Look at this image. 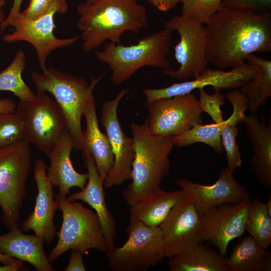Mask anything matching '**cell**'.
Here are the masks:
<instances>
[{
  "label": "cell",
  "mask_w": 271,
  "mask_h": 271,
  "mask_svg": "<svg viewBox=\"0 0 271 271\" xmlns=\"http://www.w3.org/2000/svg\"><path fill=\"white\" fill-rule=\"evenodd\" d=\"M270 14L221 6L203 23L208 63L231 70L250 54L270 51Z\"/></svg>",
  "instance_id": "cell-1"
},
{
  "label": "cell",
  "mask_w": 271,
  "mask_h": 271,
  "mask_svg": "<svg viewBox=\"0 0 271 271\" xmlns=\"http://www.w3.org/2000/svg\"><path fill=\"white\" fill-rule=\"evenodd\" d=\"M77 27L81 32L82 49L97 50L107 41L120 44L125 32L138 33L148 24L146 8L138 0H95L77 8Z\"/></svg>",
  "instance_id": "cell-2"
},
{
  "label": "cell",
  "mask_w": 271,
  "mask_h": 271,
  "mask_svg": "<svg viewBox=\"0 0 271 271\" xmlns=\"http://www.w3.org/2000/svg\"><path fill=\"white\" fill-rule=\"evenodd\" d=\"M131 130L134 151L131 181L122 193L130 206L160 188L170 172L169 155L174 146L173 136L153 134L146 121L131 123Z\"/></svg>",
  "instance_id": "cell-3"
},
{
  "label": "cell",
  "mask_w": 271,
  "mask_h": 271,
  "mask_svg": "<svg viewBox=\"0 0 271 271\" xmlns=\"http://www.w3.org/2000/svg\"><path fill=\"white\" fill-rule=\"evenodd\" d=\"M172 45V32L163 29L139 40L137 44L123 45L107 42L101 51L96 50L97 58L111 71V80L118 85L130 79L139 69L151 66L169 68L168 58Z\"/></svg>",
  "instance_id": "cell-4"
},
{
  "label": "cell",
  "mask_w": 271,
  "mask_h": 271,
  "mask_svg": "<svg viewBox=\"0 0 271 271\" xmlns=\"http://www.w3.org/2000/svg\"><path fill=\"white\" fill-rule=\"evenodd\" d=\"M31 75L37 91L48 92L54 97L66 119L68 131L73 140L74 149L81 151L83 148V131L81 120L83 109L103 74L98 78H92L90 84L83 78L51 67L42 73L33 71Z\"/></svg>",
  "instance_id": "cell-5"
},
{
  "label": "cell",
  "mask_w": 271,
  "mask_h": 271,
  "mask_svg": "<svg viewBox=\"0 0 271 271\" xmlns=\"http://www.w3.org/2000/svg\"><path fill=\"white\" fill-rule=\"evenodd\" d=\"M55 198L63 220L60 230L56 232L57 243L49 253V260L52 262L73 249L83 254L90 249L106 252L108 247L95 212L80 202L69 201L66 197L56 195Z\"/></svg>",
  "instance_id": "cell-6"
},
{
  "label": "cell",
  "mask_w": 271,
  "mask_h": 271,
  "mask_svg": "<svg viewBox=\"0 0 271 271\" xmlns=\"http://www.w3.org/2000/svg\"><path fill=\"white\" fill-rule=\"evenodd\" d=\"M32 167V150L25 139L0 147L1 218L10 229L19 223Z\"/></svg>",
  "instance_id": "cell-7"
},
{
  "label": "cell",
  "mask_w": 271,
  "mask_h": 271,
  "mask_svg": "<svg viewBox=\"0 0 271 271\" xmlns=\"http://www.w3.org/2000/svg\"><path fill=\"white\" fill-rule=\"evenodd\" d=\"M127 239L120 247L106 251L108 267L113 271L146 270L160 263L166 256L163 233L160 226L142 222L129 224Z\"/></svg>",
  "instance_id": "cell-8"
},
{
  "label": "cell",
  "mask_w": 271,
  "mask_h": 271,
  "mask_svg": "<svg viewBox=\"0 0 271 271\" xmlns=\"http://www.w3.org/2000/svg\"><path fill=\"white\" fill-rule=\"evenodd\" d=\"M16 112L23 121L25 139L48 157L57 140L68 131L60 107L45 91H37L31 100H20Z\"/></svg>",
  "instance_id": "cell-9"
},
{
  "label": "cell",
  "mask_w": 271,
  "mask_h": 271,
  "mask_svg": "<svg viewBox=\"0 0 271 271\" xmlns=\"http://www.w3.org/2000/svg\"><path fill=\"white\" fill-rule=\"evenodd\" d=\"M68 9L66 0H56L47 12L36 19H27L21 12L8 24V27H14V31L3 36L2 41L7 43L24 41L32 45L36 49L38 60L43 72L47 69L46 61L52 52L71 46L80 37V36H77L59 39L54 34L53 31L56 27L54 23L55 14H64Z\"/></svg>",
  "instance_id": "cell-10"
},
{
  "label": "cell",
  "mask_w": 271,
  "mask_h": 271,
  "mask_svg": "<svg viewBox=\"0 0 271 271\" xmlns=\"http://www.w3.org/2000/svg\"><path fill=\"white\" fill-rule=\"evenodd\" d=\"M164 28L176 31L179 35V42L174 47L175 59L179 67L176 70L167 68L161 73L178 80L199 76L208 63L204 24L181 15L169 19Z\"/></svg>",
  "instance_id": "cell-11"
},
{
  "label": "cell",
  "mask_w": 271,
  "mask_h": 271,
  "mask_svg": "<svg viewBox=\"0 0 271 271\" xmlns=\"http://www.w3.org/2000/svg\"><path fill=\"white\" fill-rule=\"evenodd\" d=\"M148 128L158 136H180L196 124H202V112L192 93L146 103Z\"/></svg>",
  "instance_id": "cell-12"
},
{
  "label": "cell",
  "mask_w": 271,
  "mask_h": 271,
  "mask_svg": "<svg viewBox=\"0 0 271 271\" xmlns=\"http://www.w3.org/2000/svg\"><path fill=\"white\" fill-rule=\"evenodd\" d=\"M128 89L122 88L111 100H105L102 105L99 121L106 130L114 156L112 169L104 181L106 188L119 185L130 180L134 155L132 138L123 132L117 117L118 106Z\"/></svg>",
  "instance_id": "cell-13"
},
{
  "label": "cell",
  "mask_w": 271,
  "mask_h": 271,
  "mask_svg": "<svg viewBox=\"0 0 271 271\" xmlns=\"http://www.w3.org/2000/svg\"><path fill=\"white\" fill-rule=\"evenodd\" d=\"M160 227L165 241L166 257L184 253L202 242L199 212L181 190L178 201Z\"/></svg>",
  "instance_id": "cell-14"
},
{
  "label": "cell",
  "mask_w": 271,
  "mask_h": 271,
  "mask_svg": "<svg viewBox=\"0 0 271 271\" xmlns=\"http://www.w3.org/2000/svg\"><path fill=\"white\" fill-rule=\"evenodd\" d=\"M250 201L249 199L237 203H225L199 214L202 242L212 244L226 257L229 242L241 237L245 231Z\"/></svg>",
  "instance_id": "cell-15"
},
{
  "label": "cell",
  "mask_w": 271,
  "mask_h": 271,
  "mask_svg": "<svg viewBox=\"0 0 271 271\" xmlns=\"http://www.w3.org/2000/svg\"><path fill=\"white\" fill-rule=\"evenodd\" d=\"M233 173L227 167L223 168L216 181L209 185L187 179H178L175 182L200 214L225 203H237L250 199L249 192L236 181Z\"/></svg>",
  "instance_id": "cell-16"
},
{
  "label": "cell",
  "mask_w": 271,
  "mask_h": 271,
  "mask_svg": "<svg viewBox=\"0 0 271 271\" xmlns=\"http://www.w3.org/2000/svg\"><path fill=\"white\" fill-rule=\"evenodd\" d=\"M255 67L244 63L229 71L212 70L206 68L198 77L192 80L174 83L171 85L160 89H144L142 91L147 102L160 99L191 93L196 89L211 86L214 89H231L241 87L255 76Z\"/></svg>",
  "instance_id": "cell-17"
},
{
  "label": "cell",
  "mask_w": 271,
  "mask_h": 271,
  "mask_svg": "<svg viewBox=\"0 0 271 271\" xmlns=\"http://www.w3.org/2000/svg\"><path fill=\"white\" fill-rule=\"evenodd\" d=\"M47 167L43 159L35 160L34 179L38 191L35 206L33 212L22 222L21 229L23 231L33 230L35 235L50 243L56 234L53 218L58 206L54 199L53 186L46 176Z\"/></svg>",
  "instance_id": "cell-18"
},
{
  "label": "cell",
  "mask_w": 271,
  "mask_h": 271,
  "mask_svg": "<svg viewBox=\"0 0 271 271\" xmlns=\"http://www.w3.org/2000/svg\"><path fill=\"white\" fill-rule=\"evenodd\" d=\"M82 153L88 170L87 183L81 191L73 193L66 198L71 202L82 201L95 210L109 249L114 246V239L116 233L115 222L106 206L104 181L98 173L93 158L86 151H82Z\"/></svg>",
  "instance_id": "cell-19"
},
{
  "label": "cell",
  "mask_w": 271,
  "mask_h": 271,
  "mask_svg": "<svg viewBox=\"0 0 271 271\" xmlns=\"http://www.w3.org/2000/svg\"><path fill=\"white\" fill-rule=\"evenodd\" d=\"M73 148V140L68 131L57 140L48 156L50 166L46 168L47 178L53 186L58 187V195L62 197L69 195L73 187L83 189L88 179V173H78L72 165L70 154Z\"/></svg>",
  "instance_id": "cell-20"
},
{
  "label": "cell",
  "mask_w": 271,
  "mask_h": 271,
  "mask_svg": "<svg viewBox=\"0 0 271 271\" xmlns=\"http://www.w3.org/2000/svg\"><path fill=\"white\" fill-rule=\"evenodd\" d=\"M44 242L35 235L24 234L18 223L0 235V252L27 262L37 271H55L44 251Z\"/></svg>",
  "instance_id": "cell-21"
},
{
  "label": "cell",
  "mask_w": 271,
  "mask_h": 271,
  "mask_svg": "<svg viewBox=\"0 0 271 271\" xmlns=\"http://www.w3.org/2000/svg\"><path fill=\"white\" fill-rule=\"evenodd\" d=\"M244 123L247 136L254 154L251 171L261 185L271 188V124L266 125L253 115L245 116Z\"/></svg>",
  "instance_id": "cell-22"
},
{
  "label": "cell",
  "mask_w": 271,
  "mask_h": 271,
  "mask_svg": "<svg viewBox=\"0 0 271 271\" xmlns=\"http://www.w3.org/2000/svg\"><path fill=\"white\" fill-rule=\"evenodd\" d=\"M86 121V129L83 132V148L93 158L98 173L104 181L114 164V156L106 134L98 126L93 95L87 101L83 111Z\"/></svg>",
  "instance_id": "cell-23"
},
{
  "label": "cell",
  "mask_w": 271,
  "mask_h": 271,
  "mask_svg": "<svg viewBox=\"0 0 271 271\" xmlns=\"http://www.w3.org/2000/svg\"><path fill=\"white\" fill-rule=\"evenodd\" d=\"M180 190L166 191L161 188L130 206L129 224L142 222L159 227L165 221L178 201Z\"/></svg>",
  "instance_id": "cell-24"
},
{
  "label": "cell",
  "mask_w": 271,
  "mask_h": 271,
  "mask_svg": "<svg viewBox=\"0 0 271 271\" xmlns=\"http://www.w3.org/2000/svg\"><path fill=\"white\" fill-rule=\"evenodd\" d=\"M226 97L232 104L233 112L231 116L220 124L221 136L222 146L227 158L226 167L233 172L242 164L239 146L236 142L238 132L236 126L245 118L248 102L246 98L238 89L228 92Z\"/></svg>",
  "instance_id": "cell-25"
},
{
  "label": "cell",
  "mask_w": 271,
  "mask_h": 271,
  "mask_svg": "<svg viewBox=\"0 0 271 271\" xmlns=\"http://www.w3.org/2000/svg\"><path fill=\"white\" fill-rule=\"evenodd\" d=\"M230 271H270L271 253L250 235L241 238L228 257H225Z\"/></svg>",
  "instance_id": "cell-26"
},
{
  "label": "cell",
  "mask_w": 271,
  "mask_h": 271,
  "mask_svg": "<svg viewBox=\"0 0 271 271\" xmlns=\"http://www.w3.org/2000/svg\"><path fill=\"white\" fill-rule=\"evenodd\" d=\"M168 264L171 271H230L225 257L201 243L184 253L169 257Z\"/></svg>",
  "instance_id": "cell-27"
},
{
  "label": "cell",
  "mask_w": 271,
  "mask_h": 271,
  "mask_svg": "<svg viewBox=\"0 0 271 271\" xmlns=\"http://www.w3.org/2000/svg\"><path fill=\"white\" fill-rule=\"evenodd\" d=\"M246 60L255 67L256 73L241 87V91L247 100L248 108L255 112L271 96V61L254 54L249 55Z\"/></svg>",
  "instance_id": "cell-28"
},
{
  "label": "cell",
  "mask_w": 271,
  "mask_h": 271,
  "mask_svg": "<svg viewBox=\"0 0 271 271\" xmlns=\"http://www.w3.org/2000/svg\"><path fill=\"white\" fill-rule=\"evenodd\" d=\"M26 60L25 52L20 50L16 53L9 66L0 72V91L11 92L20 100L23 101L31 100L35 96L22 78Z\"/></svg>",
  "instance_id": "cell-29"
},
{
  "label": "cell",
  "mask_w": 271,
  "mask_h": 271,
  "mask_svg": "<svg viewBox=\"0 0 271 271\" xmlns=\"http://www.w3.org/2000/svg\"><path fill=\"white\" fill-rule=\"evenodd\" d=\"M245 230L261 246L268 249L271 243V217L267 213L265 203L257 199L250 200Z\"/></svg>",
  "instance_id": "cell-30"
},
{
  "label": "cell",
  "mask_w": 271,
  "mask_h": 271,
  "mask_svg": "<svg viewBox=\"0 0 271 271\" xmlns=\"http://www.w3.org/2000/svg\"><path fill=\"white\" fill-rule=\"evenodd\" d=\"M173 141L177 147L202 143L211 147L217 154L223 152L220 124L215 122L205 125L196 124L183 134L173 136Z\"/></svg>",
  "instance_id": "cell-31"
},
{
  "label": "cell",
  "mask_w": 271,
  "mask_h": 271,
  "mask_svg": "<svg viewBox=\"0 0 271 271\" xmlns=\"http://www.w3.org/2000/svg\"><path fill=\"white\" fill-rule=\"evenodd\" d=\"M23 121L15 111L0 114V147L25 139Z\"/></svg>",
  "instance_id": "cell-32"
},
{
  "label": "cell",
  "mask_w": 271,
  "mask_h": 271,
  "mask_svg": "<svg viewBox=\"0 0 271 271\" xmlns=\"http://www.w3.org/2000/svg\"><path fill=\"white\" fill-rule=\"evenodd\" d=\"M222 0H180L181 16L204 23L221 6Z\"/></svg>",
  "instance_id": "cell-33"
},
{
  "label": "cell",
  "mask_w": 271,
  "mask_h": 271,
  "mask_svg": "<svg viewBox=\"0 0 271 271\" xmlns=\"http://www.w3.org/2000/svg\"><path fill=\"white\" fill-rule=\"evenodd\" d=\"M199 103L202 112L207 113L214 122L221 124L224 122L221 106L224 104V97L220 89H215L214 93L209 94L204 88L199 89Z\"/></svg>",
  "instance_id": "cell-34"
},
{
  "label": "cell",
  "mask_w": 271,
  "mask_h": 271,
  "mask_svg": "<svg viewBox=\"0 0 271 271\" xmlns=\"http://www.w3.org/2000/svg\"><path fill=\"white\" fill-rule=\"evenodd\" d=\"M221 6L259 14H270L271 0H222Z\"/></svg>",
  "instance_id": "cell-35"
},
{
  "label": "cell",
  "mask_w": 271,
  "mask_h": 271,
  "mask_svg": "<svg viewBox=\"0 0 271 271\" xmlns=\"http://www.w3.org/2000/svg\"><path fill=\"white\" fill-rule=\"evenodd\" d=\"M56 0H30L27 8L21 12L29 20H34L44 15Z\"/></svg>",
  "instance_id": "cell-36"
},
{
  "label": "cell",
  "mask_w": 271,
  "mask_h": 271,
  "mask_svg": "<svg viewBox=\"0 0 271 271\" xmlns=\"http://www.w3.org/2000/svg\"><path fill=\"white\" fill-rule=\"evenodd\" d=\"M83 253L76 249H71V253L65 271H85Z\"/></svg>",
  "instance_id": "cell-37"
},
{
  "label": "cell",
  "mask_w": 271,
  "mask_h": 271,
  "mask_svg": "<svg viewBox=\"0 0 271 271\" xmlns=\"http://www.w3.org/2000/svg\"><path fill=\"white\" fill-rule=\"evenodd\" d=\"M23 1L13 0L12 7L8 16L6 18L4 22L0 24V35L8 27V24L9 22L21 12V7Z\"/></svg>",
  "instance_id": "cell-38"
},
{
  "label": "cell",
  "mask_w": 271,
  "mask_h": 271,
  "mask_svg": "<svg viewBox=\"0 0 271 271\" xmlns=\"http://www.w3.org/2000/svg\"><path fill=\"white\" fill-rule=\"evenodd\" d=\"M158 10L167 12L174 8L180 0H147Z\"/></svg>",
  "instance_id": "cell-39"
},
{
  "label": "cell",
  "mask_w": 271,
  "mask_h": 271,
  "mask_svg": "<svg viewBox=\"0 0 271 271\" xmlns=\"http://www.w3.org/2000/svg\"><path fill=\"white\" fill-rule=\"evenodd\" d=\"M16 108L15 102L11 98L0 99V114L14 112Z\"/></svg>",
  "instance_id": "cell-40"
},
{
  "label": "cell",
  "mask_w": 271,
  "mask_h": 271,
  "mask_svg": "<svg viewBox=\"0 0 271 271\" xmlns=\"http://www.w3.org/2000/svg\"><path fill=\"white\" fill-rule=\"evenodd\" d=\"M23 263V260L16 259L10 263L0 266V271H17L21 268Z\"/></svg>",
  "instance_id": "cell-41"
},
{
  "label": "cell",
  "mask_w": 271,
  "mask_h": 271,
  "mask_svg": "<svg viewBox=\"0 0 271 271\" xmlns=\"http://www.w3.org/2000/svg\"><path fill=\"white\" fill-rule=\"evenodd\" d=\"M16 259V258L0 252V262L4 264L10 263Z\"/></svg>",
  "instance_id": "cell-42"
},
{
  "label": "cell",
  "mask_w": 271,
  "mask_h": 271,
  "mask_svg": "<svg viewBox=\"0 0 271 271\" xmlns=\"http://www.w3.org/2000/svg\"><path fill=\"white\" fill-rule=\"evenodd\" d=\"M5 5V0H0V24L4 22L6 17L3 11V7Z\"/></svg>",
  "instance_id": "cell-43"
},
{
  "label": "cell",
  "mask_w": 271,
  "mask_h": 271,
  "mask_svg": "<svg viewBox=\"0 0 271 271\" xmlns=\"http://www.w3.org/2000/svg\"><path fill=\"white\" fill-rule=\"evenodd\" d=\"M266 210L269 216L271 217V195L269 194L267 202L265 203Z\"/></svg>",
  "instance_id": "cell-44"
},
{
  "label": "cell",
  "mask_w": 271,
  "mask_h": 271,
  "mask_svg": "<svg viewBox=\"0 0 271 271\" xmlns=\"http://www.w3.org/2000/svg\"><path fill=\"white\" fill-rule=\"evenodd\" d=\"M95 0H85V2L86 3H91L93 2Z\"/></svg>",
  "instance_id": "cell-45"
}]
</instances>
